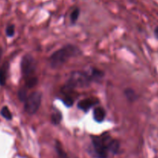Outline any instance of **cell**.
Returning <instances> with one entry per match:
<instances>
[{"label":"cell","mask_w":158,"mask_h":158,"mask_svg":"<svg viewBox=\"0 0 158 158\" xmlns=\"http://www.w3.org/2000/svg\"><path fill=\"white\" fill-rule=\"evenodd\" d=\"M91 147L89 151L93 158H108L110 155H116L120 151V142L112 138L109 134L92 136Z\"/></svg>","instance_id":"1"},{"label":"cell","mask_w":158,"mask_h":158,"mask_svg":"<svg viewBox=\"0 0 158 158\" xmlns=\"http://www.w3.org/2000/svg\"><path fill=\"white\" fill-rule=\"evenodd\" d=\"M81 50L78 47L71 44H68L57 49L49 58V63L52 68L61 67L72 57L80 55Z\"/></svg>","instance_id":"2"},{"label":"cell","mask_w":158,"mask_h":158,"mask_svg":"<svg viewBox=\"0 0 158 158\" xmlns=\"http://www.w3.org/2000/svg\"><path fill=\"white\" fill-rule=\"evenodd\" d=\"M92 82L89 73L84 72H74L64 86V93L70 92L77 87H85Z\"/></svg>","instance_id":"3"},{"label":"cell","mask_w":158,"mask_h":158,"mask_svg":"<svg viewBox=\"0 0 158 158\" xmlns=\"http://www.w3.org/2000/svg\"><path fill=\"white\" fill-rule=\"evenodd\" d=\"M42 94L40 91H35L29 94L24 102V110L28 114L33 115L38 111L41 105Z\"/></svg>","instance_id":"4"},{"label":"cell","mask_w":158,"mask_h":158,"mask_svg":"<svg viewBox=\"0 0 158 158\" xmlns=\"http://www.w3.org/2000/svg\"><path fill=\"white\" fill-rule=\"evenodd\" d=\"M20 67H21L22 75L24 79L35 76L36 69H37L35 59L30 54H26L22 59Z\"/></svg>","instance_id":"5"},{"label":"cell","mask_w":158,"mask_h":158,"mask_svg":"<svg viewBox=\"0 0 158 158\" xmlns=\"http://www.w3.org/2000/svg\"><path fill=\"white\" fill-rule=\"evenodd\" d=\"M99 103V100L96 98H87L80 100L77 103V107L81 110L87 112L89 110L91 107L95 106Z\"/></svg>","instance_id":"6"},{"label":"cell","mask_w":158,"mask_h":158,"mask_svg":"<svg viewBox=\"0 0 158 158\" xmlns=\"http://www.w3.org/2000/svg\"><path fill=\"white\" fill-rule=\"evenodd\" d=\"M106 113L104 108L102 106H98L95 107L93 110V118L97 123H102L105 120Z\"/></svg>","instance_id":"7"},{"label":"cell","mask_w":158,"mask_h":158,"mask_svg":"<svg viewBox=\"0 0 158 158\" xmlns=\"http://www.w3.org/2000/svg\"><path fill=\"white\" fill-rule=\"evenodd\" d=\"M8 69H9V63H5L0 69V85L1 86H4L6 84Z\"/></svg>","instance_id":"8"},{"label":"cell","mask_w":158,"mask_h":158,"mask_svg":"<svg viewBox=\"0 0 158 158\" xmlns=\"http://www.w3.org/2000/svg\"><path fill=\"white\" fill-rule=\"evenodd\" d=\"M90 76L91 77L92 82H98L99 80H102L104 77V72L96 68H92L91 69V73H90Z\"/></svg>","instance_id":"9"},{"label":"cell","mask_w":158,"mask_h":158,"mask_svg":"<svg viewBox=\"0 0 158 158\" xmlns=\"http://www.w3.org/2000/svg\"><path fill=\"white\" fill-rule=\"evenodd\" d=\"M124 95L126 97L127 100L129 102H131V103L136 101L138 98V96L136 94V91L132 89V88H126L124 90Z\"/></svg>","instance_id":"10"},{"label":"cell","mask_w":158,"mask_h":158,"mask_svg":"<svg viewBox=\"0 0 158 158\" xmlns=\"http://www.w3.org/2000/svg\"><path fill=\"white\" fill-rule=\"evenodd\" d=\"M54 148H55V151L59 158H69L68 154H67V153L65 152L64 150L61 143H60L58 140H56Z\"/></svg>","instance_id":"11"},{"label":"cell","mask_w":158,"mask_h":158,"mask_svg":"<svg viewBox=\"0 0 158 158\" xmlns=\"http://www.w3.org/2000/svg\"><path fill=\"white\" fill-rule=\"evenodd\" d=\"M25 80V84L28 89H32V88L35 87L38 83V78L37 76H33V77H28V78L24 79Z\"/></svg>","instance_id":"12"},{"label":"cell","mask_w":158,"mask_h":158,"mask_svg":"<svg viewBox=\"0 0 158 158\" xmlns=\"http://www.w3.org/2000/svg\"><path fill=\"white\" fill-rule=\"evenodd\" d=\"M62 120V114L59 110H56L51 115V122L53 124L58 125Z\"/></svg>","instance_id":"13"},{"label":"cell","mask_w":158,"mask_h":158,"mask_svg":"<svg viewBox=\"0 0 158 158\" xmlns=\"http://www.w3.org/2000/svg\"><path fill=\"white\" fill-rule=\"evenodd\" d=\"M62 102L64 103V104L65 105L68 107H71V106H73L74 103V99L73 98L72 96H71L70 94H68V93L64 94V97L62 99Z\"/></svg>","instance_id":"14"},{"label":"cell","mask_w":158,"mask_h":158,"mask_svg":"<svg viewBox=\"0 0 158 158\" xmlns=\"http://www.w3.org/2000/svg\"><path fill=\"white\" fill-rule=\"evenodd\" d=\"M79 15H80V9L77 7L74 8L72 10V12H71V15H70V19H71V23L74 24L77 21Z\"/></svg>","instance_id":"15"},{"label":"cell","mask_w":158,"mask_h":158,"mask_svg":"<svg viewBox=\"0 0 158 158\" xmlns=\"http://www.w3.org/2000/svg\"><path fill=\"white\" fill-rule=\"evenodd\" d=\"M0 113H1V115L7 120H11L12 119V114L8 106H3Z\"/></svg>","instance_id":"16"},{"label":"cell","mask_w":158,"mask_h":158,"mask_svg":"<svg viewBox=\"0 0 158 158\" xmlns=\"http://www.w3.org/2000/svg\"><path fill=\"white\" fill-rule=\"evenodd\" d=\"M18 98L21 102L24 103L27 98V94H26V89L25 88H21L18 91Z\"/></svg>","instance_id":"17"},{"label":"cell","mask_w":158,"mask_h":158,"mask_svg":"<svg viewBox=\"0 0 158 158\" xmlns=\"http://www.w3.org/2000/svg\"><path fill=\"white\" fill-rule=\"evenodd\" d=\"M6 33L7 36H13L14 34H15V26L14 25H9V26H8L6 29Z\"/></svg>","instance_id":"18"},{"label":"cell","mask_w":158,"mask_h":158,"mask_svg":"<svg viewBox=\"0 0 158 158\" xmlns=\"http://www.w3.org/2000/svg\"><path fill=\"white\" fill-rule=\"evenodd\" d=\"M154 35L156 39L158 40V26H156L154 29Z\"/></svg>","instance_id":"19"},{"label":"cell","mask_w":158,"mask_h":158,"mask_svg":"<svg viewBox=\"0 0 158 158\" xmlns=\"http://www.w3.org/2000/svg\"><path fill=\"white\" fill-rule=\"evenodd\" d=\"M2 50L1 47H0V60H1V57H2Z\"/></svg>","instance_id":"20"}]
</instances>
